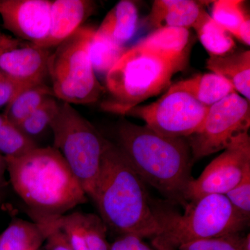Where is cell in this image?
<instances>
[{
  "mask_svg": "<svg viewBox=\"0 0 250 250\" xmlns=\"http://www.w3.org/2000/svg\"><path fill=\"white\" fill-rule=\"evenodd\" d=\"M200 3L192 0H156L149 16L152 27H193L204 11Z\"/></svg>",
  "mask_w": 250,
  "mask_h": 250,
  "instance_id": "16",
  "label": "cell"
},
{
  "mask_svg": "<svg viewBox=\"0 0 250 250\" xmlns=\"http://www.w3.org/2000/svg\"><path fill=\"white\" fill-rule=\"evenodd\" d=\"M50 49L19 40L0 53V70L24 88L45 83Z\"/></svg>",
  "mask_w": 250,
  "mask_h": 250,
  "instance_id": "12",
  "label": "cell"
},
{
  "mask_svg": "<svg viewBox=\"0 0 250 250\" xmlns=\"http://www.w3.org/2000/svg\"><path fill=\"white\" fill-rule=\"evenodd\" d=\"M82 225L88 250H110L106 240V228L100 217L82 213Z\"/></svg>",
  "mask_w": 250,
  "mask_h": 250,
  "instance_id": "26",
  "label": "cell"
},
{
  "mask_svg": "<svg viewBox=\"0 0 250 250\" xmlns=\"http://www.w3.org/2000/svg\"><path fill=\"white\" fill-rule=\"evenodd\" d=\"M207 67L228 81L238 94L250 100V51L233 52L220 57H210Z\"/></svg>",
  "mask_w": 250,
  "mask_h": 250,
  "instance_id": "18",
  "label": "cell"
},
{
  "mask_svg": "<svg viewBox=\"0 0 250 250\" xmlns=\"http://www.w3.org/2000/svg\"><path fill=\"white\" fill-rule=\"evenodd\" d=\"M116 146L145 184L172 205L187 207L194 178L190 146L185 138L164 136L148 127L123 121L117 128Z\"/></svg>",
  "mask_w": 250,
  "mask_h": 250,
  "instance_id": "2",
  "label": "cell"
},
{
  "mask_svg": "<svg viewBox=\"0 0 250 250\" xmlns=\"http://www.w3.org/2000/svg\"><path fill=\"white\" fill-rule=\"evenodd\" d=\"M250 127V101L231 94L208 108L201 127L187 138L193 162L225 150Z\"/></svg>",
  "mask_w": 250,
  "mask_h": 250,
  "instance_id": "8",
  "label": "cell"
},
{
  "mask_svg": "<svg viewBox=\"0 0 250 250\" xmlns=\"http://www.w3.org/2000/svg\"><path fill=\"white\" fill-rule=\"evenodd\" d=\"M37 147L35 141L23 134L4 115H0V154L16 157Z\"/></svg>",
  "mask_w": 250,
  "mask_h": 250,
  "instance_id": "23",
  "label": "cell"
},
{
  "mask_svg": "<svg viewBox=\"0 0 250 250\" xmlns=\"http://www.w3.org/2000/svg\"><path fill=\"white\" fill-rule=\"evenodd\" d=\"M177 84L207 107L236 93L228 80L213 72L195 75L177 82Z\"/></svg>",
  "mask_w": 250,
  "mask_h": 250,
  "instance_id": "19",
  "label": "cell"
},
{
  "mask_svg": "<svg viewBox=\"0 0 250 250\" xmlns=\"http://www.w3.org/2000/svg\"><path fill=\"white\" fill-rule=\"evenodd\" d=\"M10 183L36 223L57 221L88 197L66 161L53 147L6 157Z\"/></svg>",
  "mask_w": 250,
  "mask_h": 250,
  "instance_id": "1",
  "label": "cell"
},
{
  "mask_svg": "<svg viewBox=\"0 0 250 250\" xmlns=\"http://www.w3.org/2000/svg\"><path fill=\"white\" fill-rule=\"evenodd\" d=\"M110 250H154L142 238L134 234L122 235L111 246Z\"/></svg>",
  "mask_w": 250,
  "mask_h": 250,
  "instance_id": "31",
  "label": "cell"
},
{
  "mask_svg": "<svg viewBox=\"0 0 250 250\" xmlns=\"http://www.w3.org/2000/svg\"><path fill=\"white\" fill-rule=\"evenodd\" d=\"M95 8L90 0L51 1L50 26L48 36L41 47L54 48L73 35Z\"/></svg>",
  "mask_w": 250,
  "mask_h": 250,
  "instance_id": "13",
  "label": "cell"
},
{
  "mask_svg": "<svg viewBox=\"0 0 250 250\" xmlns=\"http://www.w3.org/2000/svg\"><path fill=\"white\" fill-rule=\"evenodd\" d=\"M235 210L247 220L250 218V173L225 195Z\"/></svg>",
  "mask_w": 250,
  "mask_h": 250,
  "instance_id": "29",
  "label": "cell"
},
{
  "mask_svg": "<svg viewBox=\"0 0 250 250\" xmlns=\"http://www.w3.org/2000/svg\"></svg>",
  "mask_w": 250,
  "mask_h": 250,
  "instance_id": "36",
  "label": "cell"
},
{
  "mask_svg": "<svg viewBox=\"0 0 250 250\" xmlns=\"http://www.w3.org/2000/svg\"><path fill=\"white\" fill-rule=\"evenodd\" d=\"M237 39L241 41L245 45H250V18H247L245 22L242 24L241 27L238 29L236 37Z\"/></svg>",
  "mask_w": 250,
  "mask_h": 250,
  "instance_id": "33",
  "label": "cell"
},
{
  "mask_svg": "<svg viewBox=\"0 0 250 250\" xmlns=\"http://www.w3.org/2000/svg\"><path fill=\"white\" fill-rule=\"evenodd\" d=\"M54 97L52 87L45 83L23 88L5 108L3 115L16 127L47 99Z\"/></svg>",
  "mask_w": 250,
  "mask_h": 250,
  "instance_id": "21",
  "label": "cell"
},
{
  "mask_svg": "<svg viewBox=\"0 0 250 250\" xmlns=\"http://www.w3.org/2000/svg\"><path fill=\"white\" fill-rule=\"evenodd\" d=\"M250 173V137L240 138L206 167L198 178L194 179L187 192L188 202L202 197L226 195Z\"/></svg>",
  "mask_w": 250,
  "mask_h": 250,
  "instance_id": "10",
  "label": "cell"
},
{
  "mask_svg": "<svg viewBox=\"0 0 250 250\" xmlns=\"http://www.w3.org/2000/svg\"><path fill=\"white\" fill-rule=\"evenodd\" d=\"M94 29L82 27L57 46L49 57V77L57 100L70 104H90L99 101L104 88L99 82L88 54Z\"/></svg>",
  "mask_w": 250,
  "mask_h": 250,
  "instance_id": "7",
  "label": "cell"
},
{
  "mask_svg": "<svg viewBox=\"0 0 250 250\" xmlns=\"http://www.w3.org/2000/svg\"><path fill=\"white\" fill-rule=\"evenodd\" d=\"M138 22L136 4L129 0H122L108 11L96 31L116 45L125 47L136 34Z\"/></svg>",
  "mask_w": 250,
  "mask_h": 250,
  "instance_id": "17",
  "label": "cell"
},
{
  "mask_svg": "<svg viewBox=\"0 0 250 250\" xmlns=\"http://www.w3.org/2000/svg\"><path fill=\"white\" fill-rule=\"evenodd\" d=\"M82 212H73L62 218L60 229L73 250H88L82 225Z\"/></svg>",
  "mask_w": 250,
  "mask_h": 250,
  "instance_id": "27",
  "label": "cell"
},
{
  "mask_svg": "<svg viewBox=\"0 0 250 250\" xmlns=\"http://www.w3.org/2000/svg\"><path fill=\"white\" fill-rule=\"evenodd\" d=\"M23 88L0 70V108H6Z\"/></svg>",
  "mask_w": 250,
  "mask_h": 250,
  "instance_id": "30",
  "label": "cell"
},
{
  "mask_svg": "<svg viewBox=\"0 0 250 250\" xmlns=\"http://www.w3.org/2000/svg\"><path fill=\"white\" fill-rule=\"evenodd\" d=\"M179 70L177 65L136 44L125 51L105 77L106 98L100 105L102 110L126 116L165 90Z\"/></svg>",
  "mask_w": 250,
  "mask_h": 250,
  "instance_id": "5",
  "label": "cell"
},
{
  "mask_svg": "<svg viewBox=\"0 0 250 250\" xmlns=\"http://www.w3.org/2000/svg\"><path fill=\"white\" fill-rule=\"evenodd\" d=\"M50 129L54 136L53 147L62 154L90 198L108 140L72 105L62 102Z\"/></svg>",
  "mask_w": 250,
  "mask_h": 250,
  "instance_id": "6",
  "label": "cell"
},
{
  "mask_svg": "<svg viewBox=\"0 0 250 250\" xmlns=\"http://www.w3.org/2000/svg\"><path fill=\"white\" fill-rule=\"evenodd\" d=\"M51 1L0 0L3 26L18 40L41 47L48 36Z\"/></svg>",
  "mask_w": 250,
  "mask_h": 250,
  "instance_id": "11",
  "label": "cell"
},
{
  "mask_svg": "<svg viewBox=\"0 0 250 250\" xmlns=\"http://www.w3.org/2000/svg\"><path fill=\"white\" fill-rule=\"evenodd\" d=\"M190 43L189 29L163 27L155 29L137 44L182 69L187 62Z\"/></svg>",
  "mask_w": 250,
  "mask_h": 250,
  "instance_id": "14",
  "label": "cell"
},
{
  "mask_svg": "<svg viewBox=\"0 0 250 250\" xmlns=\"http://www.w3.org/2000/svg\"><path fill=\"white\" fill-rule=\"evenodd\" d=\"M6 156L0 154V200L4 194L5 189L7 187L6 180Z\"/></svg>",
  "mask_w": 250,
  "mask_h": 250,
  "instance_id": "34",
  "label": "cell"
},
{
  "mask_svg": "<svg viewBox=\"0 0 250 250\" xmlns=\"http://www.w3.org/2000/svg\"><path fill=\"white\" fill-rule=\"evenodd\" d=\"M126 50L125 47L103 37L94 29L88 44V54L96 75L106 77Z\"/></svg>",
  "mask_w": 250,
  "mask_h": 250,
  "instance_id": "22",
  "label": "cell"
},
{
  "mask_svg": "<svg viewBox=\"0 0 250 250\" xmlns=\"http://www.w3.org/2000/svg\"><path fill=\"white\" fill-rule=\"evenodd\" d=\"M192 28L210 57H220L234 52L236 43L232 35L215 22L205 10Z\"/></svg>",
  "mask_w": 250,
  "mask_h": 250,
  "instance_id": "20",
  "label": "cell"
},
{
  "mask_svg": "<svg viewBox=\"0 0 250 250\" xmlns=\"http://www.w3.org/2000/svg\"><path fill=\"white\" fill-rule=\"evenodd\" d=\"M208 108L175 83L156 101L136 106L126 116L141 118L159 134L187 139L201 127Z\"/></svg>",
  "mask_w": 250,
  "mask_h": 250,
  "instance_id": "9",
  "label": "cell"
},
{
  "mask_svg": "<svg viewBox=\"0 0 250 250\" xmlns=\"http://www.w3.org/2000/svg\"><path fill=\"white\" fill-rule=\"evenodd\" d=\"M151 205L162 229L152 238L155 250H177L192 242L240 233L250 222L225 195H208L188 202L183 214L167 201L151 199Z\"/></svg>",
  "mask_w": 250,
  "mask_h": 250,
  "instance_id": "4",
  "label": "cell"
},
{
  "mask_svg": "<svg viewBox=\"0 0 250 250\" xmlns=\"http://www.w3.org/2000/svg\"><path fill=\"white\" fill-rule=\"evenodd\" d=\"M45 243L46 250H73L60 229L52 233Z\"/></svg>",
  "mask_w": 250,
  "mask_h": 250,
  "instance_id": "32",
  "label": "cell"
},
{
  "mask_svg": "<svg viewBox=\"0 0 250 250\" xmlns=\"http://www.w3.org/2000/svg\"><path fill=\"white\" fill-rule=\"evenodd\" d=\"M90 198L106 228L115 232L153 238L162 231L146 184L118 146L109 141Z\"/></svg>",
  "mask_w": 250,
  "mask_h": 250,
  "instance_id": "3",
  "label": "cell"
},
{
  "mask_svg": "<svg viewBox=\"0 0 250 250\" xmlns=\"http://www.w3.org/2000/svg\"><path fill=\"white\" fill-rule=\"evenodd\" d=\"M239 233L218 238L201 240L181 246L177 250H243Z\"/></svg>",
  "mask_w": 250,
  "mask_h": 250,
  "instance_id": "28",
  "label": "cell"
},
{
  "mask_svg": "<svg viewBox=\"0 0 250 250\" xmlns=\"http://www.w3.org/2000/svg\"><path fill=\"white\" fill-rule=\"evenodd\" d=\"M19 40L17 39L4 35L0 33V53L10 46L14 45Z\"/></svg>",
  "mask_w": 250,
  "mask_h": 250,
  "instance_id": "35",
  "label": "cell"
},
{
  "mask_svg": "<svg viewBox=\"0 0 250 250\" xmlns=\"http://www.w3.org/2000/svg\"><path fill=\"white\" fill-rule=\"evenodd\" d=\"M62 218L47 223L14 220L0 235V250H40L47 238L60 229Z\"/></svg>",
  "mask_w": 250,
  "mask_h": 250,
  "instance_id": "15",
  "label": "cell"
},
{
  "mask_svg": "<svg viewBox=\"0 0 250 250\" xmlns=\"http://www.w3.org/2000/svg\"><path fill=\"white\" fill-rule=\"evenodd\" d=\"M59 105L60 103L55 97L47 99L18 126V129L29 139L35 141L34 138L40 136L46 129L50 128Z\"/></svg>",
  "mask_w": 250,
  "mask_h": 250,
  "instance_id": "25",
  "label": "cell"
},
{
  "mask_svg": "<svg viewBox=\"0 0 250 250\" xmlns=\"http://www.w3.org/2000/svg\"><path fill=\"white\" fill-rule=\"evenodd\" d=\"M241 0H217L212 1L211 18L225 28L233 37H236L238 29L250 17L243 7Z\"/></svg>",
  "mask_w": 250,
  "mask_h": 250,
  "instance_id": "24",
  "label": "cell"
}]
</instances>
